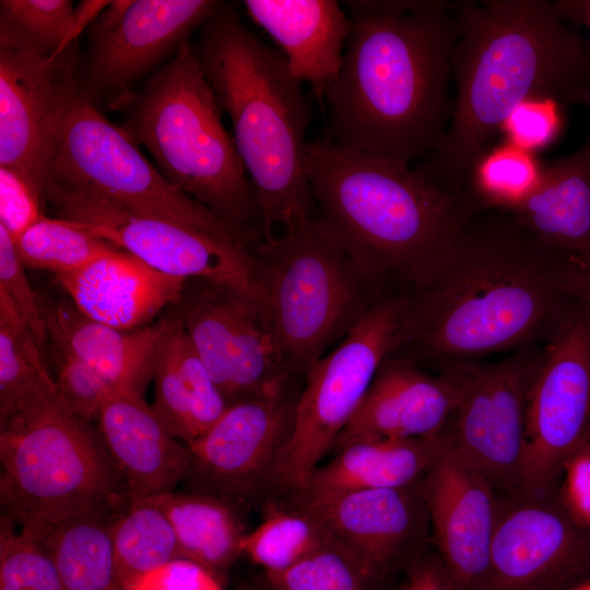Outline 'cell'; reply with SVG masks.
I'll return each instance as SVG.
<instances>
[{
    "instance_id": "6da1fadb",
    "label": "cell",
    "mask_w": 590,
    "mask_h": 590,
    "mask_svg": "<svg viewBox=\"0 0 590 590\" xmlns=\"http://www.w3.org/2000/svg\"><path fill=\"white\" fill-rule=\"evenodd\" d=\"M404 295L391 353L436 367L548 345L590 300V269L511 212L480 209Z\"/></svg>"
},
{
    "instance_id": "7a4b0ae2",
    "label": "cell",
    "mask_w": 590,
    "mask_h": 590,
    "mask_svg": "<svg viewBox=\"0 0 590 590\" xmlns=\"http://www.w3.org/2000/svg\"><path fill=\"white\" fill-rule=\"evenodd\" d=\"M350 33L324 99L329 140L411 164L445 135L453 114L455 2L345 1Z\"/></svg>"
},
{
    "instance_id": "3957f363",
    "label": "cell",
    "mask_w": 590,
    "mask_h": 590,
    "mask_svg": "<svg viewBox=\"0 0 590 590\" xmlns=\"http://www.w3.org/2000/svg\"><path fill=\"white\" fill-rule=\"evenodd\" d=\"M455 10L453 114L415 169L445 192L464 196L473 163L518 104L545 96L590 108V39L558 14L554 1H458Z\"/></svg>"
},
{
    "instance_id": "277c9868",
    "label": "cell",
    "mask_w": 590,
    "mask_h": 590,
    "mask_svg": "<svg viewBox=\"0 0 590 590\" xmlns=\"http://www.w3.org/2000/svg\"><path fill=\"white\" fill-rule=\"evenodd\" d=\"M315 220L354 267L386 293L405 294L477 209L398 160L307 143Z\"/></svg>"
},
{
    "instance_id": "5b68a950",
    "label": "cell",
    "mask_w": 590,
    "mask_h": 590,
    "mask_svg": "<svg viewBox=\"0 0 590 590\" xmlns=\"http://www.w3.org/2000/svg\"><path fill=\"white\" fill-rule=\"evenodd\" d=\"M196 58L233 139L261 211L263 239L299 215L314 214L306 172L311 109L279 49L260 40L225 3L201 24Z\"/></svg>"
},
{
    "instance_id": "8992f818",
    "label": "cell",
    "mask_w": 590,
    "mask_h": 590,
    "mask_svg": "<svg viewBox=\"0 0 590 590\" xmlns=\"http://www.w3.org/2000/svg\"><path fill=\"white\" fill-rule=\"evenodd\" d=\"M1 517L38 531L86 516H114L132 498L96 426L60 403L52 375L0 423Z\"/></svg>"
},
{
    "instance_id": "52a82bcc",
    "label": "cell",
    "mask_w": 590,
    "mask_h": 590,
    "mask_svg": "<svg viewBox=\"0 0 590 590\" xmlns=\"http://www.w3.org/2000/svg\"><path fill=\"white\" fill-rule=\"evenodd\" d=\"M221 113L186 39L149 78L121 129L177 189L229 224L262 234L257 194Z\"/></svg>"
},
{
    "instance_id": "ba28073f",
    "label": "cell",
    "mask_w": 590,
    "mask_h": 590,
    "mask_svg": "<svg viewBox=\"0 0 590 590\" xmlns=\"http://www.w3.org/2000/svg\"><path fill=\"white\" fill-rule=\"evenodd\" d=\"M260 295L287 374H304L388 294L299 215L255 247Z\"/></svg>"
},
{
    "instance_id": "9c48e42d",
    "label": "cell",
    "mask_w": 590,
    "mask_h": 590,
    "mask_svg": "<svg viewBox=\"0 0 590 590\" xmlns=\"http://www.w3.org/2000/svg\"><path fill=\"white\" fill-rule=\"evenodd\" d=\"M73 60H69L60 84L45 184L173 220L223 239L255 244L257 232L229 224L177 189L121 128L98 111L75 76Z\"/></svg>"
},
{
    "instance_id": "30bf717a",
    "label": "cell",
    "mask_w": 590,
    "mask_h": 590,
    "mask_svg": "<svg viewBox=\"0 0 590 590\" xmlns=\"http://www.w3.org/2000/svg\"><path fill=\"white\" fill-rule=\"evenodd\" d=\"M404 294L384 295L328 354L306 373L293 432L276 469L271 499L295 491L330 453L396 347Z\"/></svg>"
},
{
    "instance_id": "8fae6325",
    "label": "cell",
    "mask_w": 590,
    "mask_h": 590,
    "mask_svg": "<svg viewBox=\"0 0 590 590\" xmlns=\"http://www.w3.org/2000/svg\"><path fill=\"white\" fill-rule=\"evenodd\" d=\"M545 346H528L496 361L437 365L456 391L439 434L491 484L499 499L521 494L530 393Z\"/></svg>"
},
{
    "instance_id": "7c38bea8",
    "label": "cell",
    "mask_w": 590,
    "mask_h": 590,
    "mask_svg": "<svg viewBox=\"0 0 590 590\" xmlns=\"http://www.w3.org/2000/svg\"><path fill=\"white\" fill-rule=\"evenodd\" d=\"M43 193L57 217L88 229L162 273L223 282L260 296L258 259L249 245L50 182Z\"/></svg>"
},
{
    "instance_id": "4fadbf2b",
    "label": "cell",
    "mask_w": 590,
    "mask_h": 590,
    "mask_svg": "<svg viewBox=\"0 0 590 590\" xmlns=\"http://www.w3.org/2000/svg\"><path fill=\"white\" fill-rule=\"evenodd\" d=\"M180 318L198 355L228 405L287 387L272 326L260 296L234 285L194 279Z\"/></svg>"
},
{
    "instance_id": "5bb4252c",
    "label": "cell",
    "mask_w": 590,
    "mask_h": 590,
    "mask_svg": "<svg viewBox=\"0 0 590 590\" xmlns=\"http://www.w3.org/2000/svg\"><path fill=\"white\" fill-rule=\"evenodd\" d=\"M299 393L284 389L236 402L188 445V491L231 502L241 510L271 499L281 457L291 438Z\"/></svg>"
},
{
    "instance_id": "9a60e30c",
    "label": "cell",
    "mask_w": 590,
    "mask_h": 590,
    "mask_svg": "<svg viewBox=\"0 0 590 590\" xmlns=\"http://www.w3.org/2000/svg\"><path fill=\"white\" fill-rule=\"evenodd\" d=\"M588 444L590 300L544 349L528 405L520 495L539 497L558 491L565 463Z\"/></svg>"
},
{
    "instance_id": "2e32d148",
    "label": "cell",
    "mask_w": 590,
    "mask_h": 590,
    "mask_svg": "<svg viewBox=\"0 0 590 590\" xmlns=\"http://www.w3.org/2000/svg\"><path fill=\"white\" fill-rule=\"evenodd\" d=\"M589 579L590 533L567 515L558 491L500 499L483 590H571Z\"/></svg>"
},
{
    "instance_id": "e0dca14e",
    "label": "cell",
    "mask_w": 590,
    "mask_h": 590,
    "mask_svg": "<svg viewBox=\"0 0 590 590\" xmlns=\"http://www.w3.org/2000/svg\"><path fill=\"white\" fill-rule=\"evenodd\" d=\"M420 484L432 541L456 590H483L500 499L440 435L436 456Z\"/></svg>"
},
{
    "instance_id": "ac0fdd59",
    "label": "cell",
    "mask_w": 590,
    "mask_h": 590,
    "mask_svg": "<svg viewBox=\"0 0 590 590\" xmlns=\"http://www.w3.org/2000/svg\"><path fill=\"white\" fill-rule=\"evenodd\" d=\"M69 49L54 58L0 22V166L20 172L42 192Z\"/></svg>"
},
{
    "instance_id": "d6986e66",
    "label": "cell",
    "mask_w": 590,
    "mask_h": 590,
    "mask_svg": "<svg viewBox=\"0 0 590 590\" xmlns=\"http://www.w3.org/2000/svg\"><path fill=\"white\" fill-rule=\"evenodd\" d=\"M420 482L350 493L298 508L311 512L378 585L427 551L432 534Z\"/></svg>"
},
{
    "instance_id": "ffe728a7",
    "label": "cell",
    "mask_w": 590,
    "mask_h": 590,
    "mask_svg": "<svg viewBox=\"0 0 590 590\" xmlns=\"http://www.w3.org/2000/svg\"><path fill=\"white\" fill-rule=\"evenodd\" d=\"M212 0H137L116 27L92 40L85 66L92 93L119 92L158 64L221 5Z\"/></svg>"
},
{
    "instance_id": "44dd1931",
    "label": "cell",
    "mask_w": 590,
    "mask_h": 590,
    "mask_svg": "<svg viewBox=\"0 0 590 590\" xmlns=\"http://www.w3.org/2000/svg\"><path fill=\"white\" fill-rule=\"evenodd\" d=\"M455 404L456 391L445 375L390 353L330 453L359 441L438 436Z\"/></svg>"
},
{
    "instance_id": "7402d4cb",
    "label": "cell",
    "mask_w": 590,
    "mask_h": 590,
    "mask_svg": "<svg viewBox=\"0 0 590 590\" xmlns=\"http://www.w3.org/2000/svg\"><path fill=\"white\" fill-rule=\"evenodd\" d=\"M96 423L132 499L174 491L184 480L190 449L173 436L143 393L111 388Z\"/></svg>"
},
{
    "instance_id": "603a6c76",
    "label": "cell",
    "mask_w": 590,
    "mask_h": 590,
    "mask_svg": "<svg viewBox=\"0 0 590 590\" xmlns=\"http://www.w3.org/2000/svg\"><path fill=\"white\" fill-rule=\"evenodd\" d=\"M56 281L81 314L122 330L151 324L165 307L180 302L188 282L119 248L76 271L56 275Z\"/></svg>"
},
{
    "instance_id": "cb8c5ba5",
    "label": "cell",
    "mask_w": 590,
    "mask_h": 590,
    "mask_svg": "<svg viewBox=\"0 0 590 590\" xmlns=\"http://www.w3.org/2000/svg\"><path fill=\"white\" fill-rule=\"evenodd\" d=\"M249 17L274 40L292 75L322 101L337 80L350 19L335 0H246Z\"/></svg>"
},
{
    "instance_id": "d4e9b609",
    "label": "cell",
    "mask_w": 590,
    "mask_h": 590,
    "mask_svg": "<svg viewBox=\"0 0 590 590\" xmlns=\"http://www.w3.org/2000/svg\"><path fill=\"white\" fill-rule=\"evenodd\" d=\"M39 302L51 345L86 364L111 387L143 393L154 377L158 347L174 317L122 330L87 318L71 302Z\"/></svg>"
},
{
    "instance_id": "484cf974",
    "label": "cell",
    "mask_w": 590,
    "mask_h": 590,
    "mask_svg": "<svg viewBox=\"0 0 590 590\" xmlns=\"http://www.w3.org/2000/svg\"><path fill=\"white\" fill-rule=\"evenodd\" d=\"M438 445L439 435L347 445L318 465L295 491L275 500L303 507L350 493L415 484L433 463Z\"/></svg>"
},
{
    "instance_id": "4316f807",
    "label": "cell",
    "mask_w": 590,
    "mask_h": 590,
    "mask_svg": "<svg viewBox=\"0 0 590 590\" xmlns=\"http://www.w3.org/2000/svg\"><path fill=\"white\" fill-rule=\"evenodd\" d=\"M511 213L544 244L590 269V134L574 153L545 164L538 189Z\"/></svg>"
},
{
    "instance_id": "83f0119b",
    "label": "cell",
    "mask_w": 590,
    "mask_h": 590,
    "mask_svg": "<svg viewBox=\"0 0 590 590\" xmlns=\"http://www.w3.org/2000/svg\"><path fill=\"white\" fill-rule=\"evenodd\" d=\"M153 409L176 438L189 445L228 404L198 355L180 315L164 334L155 363Z\"/></svg>"
},
{
    "instance_id": "f1b7e54d",
    "label": "cell",
    "mask_w": 590,
    "mask_h": 590,
    "mask_svg": "<svg viewBox=\"0 0 590 590\" xmlns=\"http://www.w3.org/2000/svg\"><path fill=\"white\" fill-rule=\"evenodd\" d=\"M143 498L157 506L175 530L181 558L209 570L223 585L240 556L247 534L241 509L213 495L186 491Z\"/></svg>"
},
{
    "instance_id": "f546056e",
    "label": "cell",
    "mask_w": 590,
    "mask_h": 590,
    "mask_svg": "<svg viewBox=\"0 0 590 590\" xmlns=\"http://www.w3.org/2000/svg\"><path fill=\"white\" fill-rule=\"evenodd\" d=\"M114 516L80 517L48 529L24 531L49 552L69 590H126L109 534Z\"/></svg>"
},
{
    "instance_id": "4dcf8cb0",
    "label": "cell",
    "mask_w": 590,
    "mask_h": 590,
    "mask_svg": "<svg viewBox=\"0 0 590 590\" xmlns=\"http://www.w3.org/2000/svg\"><path fill=\"white\" fill-rule=\"evenodd\" d=\"M114 559L125 588L181 558L177 536L167 516L143 498H133L109 522Z\"/></svg>"
},
{
    "instance_id": "1f68e13d",
    "label": "cell",
    "mask_w": 590,
    "mask_h": 590,
    "mask_svg": "<svg viewBox=\"0 0 590 590\" xmlns=\"http://www.w3.org/2000/svg\"><path fill=\"white\" fill-rule=\"evenodd\" d=\"M333 539L308 510L270 499L263 504V520L244 539V555L264 573L294 565Z\"/></svg>"
},
{
    "instance_id": "d6a6232c",
    "label": "cell",
    "mask_w": 590,
    "mask_h": 590,
    "mask_svg": "<svg viewBox=\"0 0 590 590\" xmlns=\"http://www.w3.org/2000/svg\"><path fill=\"white\" fill-rule=\"evenodd\" d=\"M544 165L535 153L503 140L475 160L464 192L477 210L511 212L538 189Z\"/></svg>"
},
{
    "instance_id": "836d02e7",
    "label": "cell",
    "mask_w": 590,
    "mask_h": 590,
    "mask_svg": "<svg viewBox=\"0 0 590 590\" xmlns=\"http://www.w3.org/2000/svg\"><path fill=\"white\" fill-rule=\"evenodd\" d=\"M14 245L25 268L56 275L76 271L118 249L88 229L57 216H43Z\"/></svg>"
},
{
    "instance_id": "e575fe53",
    "label": "cell",
    "mask_w": 590,
    "mask_h": 590,
    "mask_svg": "<svg viewBox=\"0 0 590 590\" xmlns=\"http://www.w3.org/2000/svg\"><path fill=\"white\" fill-rule=\"evenodd\" d=\"M19 310L0 293V423L15 414L48 371Z\"/></svg>"
},
{
    "instance_id": "d590c367",
    "label": "cell",
    "mask_w": 590,
    "mask_h": 590,
    "mask_svg": "<svg viewBox=\"0 0 590 590\" xmlns=\"http://www.w3.org/2000/svg\"><path fill=\"white\" fill-rule=\"evenodd\" d=\"M264 580L269 590H374L377 586L334 540L284 570L264 573Z\"/></svg>"
},
{
    "instance_id": "8d00e7d4",
    "label": "cell",
    "mask_w": 590,
    "mask_h": 590,
    "mask_svg": "<svg viewBox=\"0 0 590 590\" xmlns=\"http://www.w3.org/2000/svg\"><path fill=\"white\" fill-rule=\"evenodd\" d=\"M9 519L0 520V590H69L45 546Z\"/></svg>"
},
{
    "instance_id": "74e56055",
    "label": "cell",
    "mask_w": 590,
    "mask_h": 590,
    "mask_svg": "<svg viewBox=\"0 0 590 590\" xmlns=\"http://www.w3.org/2000/svg\"><path fill=\"white\" fill-rule=\"evenodd\" d=\"M73 11L70 0H1L0 22L58 58Z\"/></svg>"
},
{
    "instance_id": "f35d334b",
    "label": "cell",
    "mask_w": 590,
    "mask_h": 590,
    "mask_svg": "<svg viewBox=\"0 0 590 590\" xmlns=\"http://www.w3.org/2000/svg\"><path fill=\"white\" fill-rule=\"evenodd\" d=\"M51 346L56 373L52 379L60 403L74 416L97 422L104 399L114 387L70 353Z\"/></svg>"
},
{
    "instance_id": "ab89813d",
    "label": "cell",
    "mask_w": 590,
    "mask_h": 590,
    "mask_svg": "<svg viewBox=\"0 0 590 590\" xmlns=\"http://www.w3.org/2000/svg\"><path fill=\"white\" fill-rule=\"evenodd\" d=\"M563 105L545 96H532L518 104L504 119V140L532 153L556 141L564 125Z\"/></svg>"
},
{
    "instance_id": "60d3db41",
    "label": "cell",
    "mask_w": 590,
    "mask_h": 590,
    "mask_svg": "<svg viewBox=\"0 0 590 590\" xmlns=\"http://www.w3.org/2000/svg\"><path fill=\"white\" fill-rule=\"evenodd\" d=\"M0 293L5 294L19 310L37 344L45 346L48 334L39 296L33 291L14 241L0 225Z\"/></svg>"
},
{
    "instance_id": "b9f144b4",
    "label": "cell",
    "mask_w": 590,
    "mask_h": 590,
    "mask_svg": "<svg viewBox=\"0 0 590 590\" xmlns=\"http://www.w3.org/2000/svg\"><path fill=\"white\" fill-rule=\"evenodd\" d=\"M42 190L20 172L0 166V225L13 241L44 215Z\"/></svg>"
},
{
    "instance_id": "7bdbcfd3",
    "label": "cell",
    "mask_w": 590,
    "mask_h": 590,
    "mask_svg": "<svg viewBox=\"0 0 590 590\" xmlns=\"http://www.w3.org/2000/svg\"><path fill=\"white\" fill-rule=\"evenodd\" d=\"M558 494L570 519L590 533V444L565 463Z\"/></svg>"
},
{
    "instance_id": "ee69618b",
    "label": "cell",
    "mask_w": 590,
    "mask_h": 590,
    "mask_svg": "<svg viewBox=\"0 0 590 590\" xmlns=\"http://www.w3.org/2000/svg\"><path fill=\"white\" fill-rule=\"evenodd\" d=\"M223 587L201 565L177 558L128 585L126 590H223Z\"/></svg>"
},
{
    "instance_id": "f6af8a7d",
    "label": "cell",
    "mask_w": 590,
    "mask_h": 590,
    "mask_svg": "<svg viewBox=\"0 0 590 590\" xmlns=\"http://www.w3.org/2000/svg\"><path fill=\"white\" fill-rule=\"evenodd\" d=\"M401 590H456L437 552H425L409 568Z\"/></svg>"
},
{
    "instance_id": "bcb514c9",
    "label": "cell",
    "mask_w": 590,
    "mask_h": 590,
    "mask_svg": "<svg viewBox=\"0 0 590 590\" xmlns=\"http://www.w3.org/2000/svg\"><path fill=\"white\" fill-rule=\"evenodd\" d=\"M110 3V1L104 0H84L74 8L71 23L60 49L59 56H61L79 36V34L90 24L95 22L102 11Z\"/></svg>"
},
{
    "instance_id": "7dc6e473",
    "label": "cell",
    "mask_w": 590,
    "mask_h": 590,
    "mask_svg": "<svg viewBox=\"0 0 590 590\" xmlns=\"http://www.w3.org/2000/svg\"><path fill=\"white\" fill-rule=\"evenodd\" d=\"M131 0H115L102 11L90 28L91 40H94L118 25L131 5Z\"/></svg>"
},
{
    "instance_id": "c3c4849f",
    "label": "cell",
    "mask_w": 590,
    "mask_h": 590,
    "mask_svg": "<svg viewBox=\"0 0 590 590\" xmlns=\"http://www.w3.org/2000/svg\"><path fill=\"white\" fill-rule=\"evenodd\" d=\"M554 5L567 22L590 28V0H556Z\"/></svg>"
},
{
    "instance_id": "681fc988",
    "label": "cell",
    "mask_w": 590,
    "mask_h": 590,
    "mask_svg": "<svg viewBox=\"0 0 590 590\" xmlns=\"http://www.w3.org/2000/svg\"><path fill=\"white\" fill-rule=\"evenodd\" d=\"M236 590H260V589H257L246 582H243V581H239L237 585H236Z\"/></svg>"
},
{
    "instance_id": "f907efd6",
    "label": "cell",
    "mask_w": 590,
    "mask_h": 590,
    "mask_svg": "<svg viewBox=\"0 0 590 590\" xmlns=\"http://www.w3.org/2000/svg\"><path fill=\"white\" fill-rule=\"evenodd\" d=\"M571 590H590V579L581 582L580 585L576 586Z\"/></svg>"
}]
</instances>
